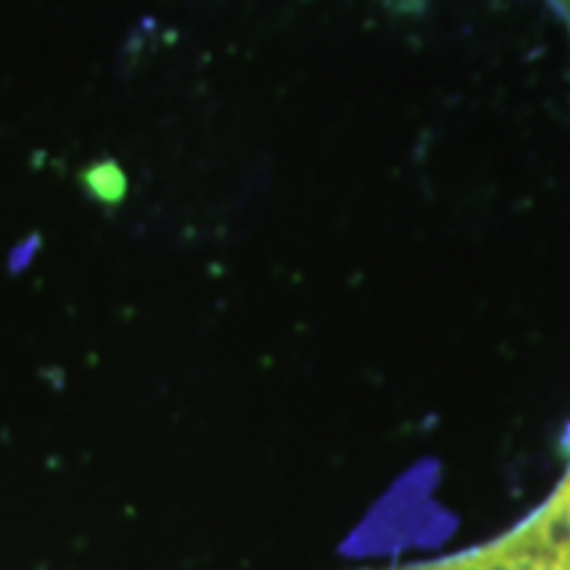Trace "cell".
Listing matches in <instances>:
<instances>
[{"label": "cell", "instance_id": "1", "mask_svg": "<svg viewBox=\"0 0 570 570\" xmlns=\"http://www.w3.org/2000/svg\"><path fill=\"white\" fill-rule=\"evenodd\" d=\"M544 560H547V558H544ZM547 570H560V568H554V566H552V562H550V560H547Z\"/></svg>", "mask_w": 570, "mask_h": 570}]
</instances>
